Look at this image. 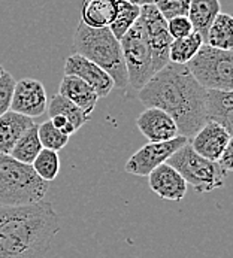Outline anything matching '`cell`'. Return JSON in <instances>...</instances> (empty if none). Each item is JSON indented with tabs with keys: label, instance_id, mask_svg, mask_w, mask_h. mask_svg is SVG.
Masks as SVG:
<instances>
[{
	"label": "cell",
	"instance_id": "obj_1",
	"mask_svg": "<svg viewBox=\"0 0 233 258\" xmlns=\"http://www.w3.org/2000/svg\"><path fill=\"white\" fill-rule=\"evenodd\" d=\"M138 99L147 108L166 112L175 121L180 136L187 139H192L206 122V90L184 64L167 63L138 91Z\"/></svg>",
	"mask_w": 233,
	"mask_h": 258
},
{
	"label": "cell",
	"instance_id": "obj_2",
	"mask_svg": "<svg viewBox=\"0 0 233 258\" xmlns=\"http://www.w3.org/2000/svg\"><path fill=\"white\" fill-rule=\"evenodd\" d=\"M60 228L49 202L0 206V258H45Z\"/></svg>",
	"mask_w": 233,
	"mask_h": 258
},
{
	"label": "cell",
	"instance_id": "obj_3",
	"mask_svg": "<svg viewBox=\"0 0 233 258\" xmlns=\"http://www.w3.org/2000/svg\"><path fill=\"white\" fill-rule=\"evenodd\" d=\"M72 51L103 69L112 78L114 87L123 90L129 85L121 45L109 27L93 29L79 21L74 35Z\"/></svg>",
	"mask_w": 233,
	"mask_h": 258
},
{
	"label": "cell",
	"instance_id": "obj_4",
	"mask_svg": "<svg viewBox=\"0 0 233 258\" xmlns=\"http://www.w3.org/2000/svg\"><path fill=\"white\" fill-rule=\"evenodd\" d=\"M49 184L42 181L32 164L0 154V206H29L43 202Z\"/></svg>",
	"mask_w": 233,
	"mask_h": 258
},
{
	"label": "cell",
	"instance_id": "obj_5",
	"mask_svg": "<svg viewBox=\"0 0 233 258\" xmlns=\"http://www.w3.org/2000/svg\"><path fill=\"white\" fill-rule=\"evenodd\" d=\"M186 66L202 88L233 91V51L203 43Z\"/></svg>",
	"mask_w": 233,
	"mask_h": 258
},
{
	"label": "cell",
	"instance_id": "obj_6",
	"mask_svg": "<svg viewBox=\"0 0 233 258\" xmlns=\"http://www.w3.org/2000/svg\"><path fill=\"white\" fill-rule=\"evenodd\" d=\"M173 167L196 192H211L217 188L224 186L226 175L215 161H209L196 154L190 141L181 147L166 161Z\"/></svg>",
	"mask_w": 233,
	"mask_h": 258
},
{
	"label": "cell",
	"instance_id": "obj_7",
	"mask_svg": "<svg viewBox=\"0 0 233 258\" xmlns=\"http://www.w3.org/2000/svg\"><path fill=\"white\" fill-rule=\"evenodd\" d=\"M120 45L127 72V82L135 91H139L154 76L151 48L139 20L120 39Z\"/></svg>",
	"mask_w": 233,
	"mask_h": 258
},
{
	"label": "cell",
	"instance_id": "obj_8",
	"mask_svg": "<svg viewBox=\"0 0 233 258\" xmlns=\"http://www.w3.org/2000/svg\"><path fill=\"white\" fill-rule=\"evenodd\" d=\"M138 20L145 32V36L148 39L151 48L153 69L155 74L169 63V46L173 39L167 32V21L155 9L154 5L141 6V14Z\"/></svg>",
	"mask_w": 233,
	"mask_h": 258
},
{
	"label": "cell",
	"instance_id": "obj_9",
	"mask_svg": "<svg viewBox=\"0 0 233 258\" xmlns=\"http://www.w3.org/2000/svg\"><path fill=\"white\" fill-rule=\"evenodd\" d=\"M190 139L184 136H177L166 142H148L139 148L127 160L124 170L135 176H148L155 167L166 163L170 155H173L181 147H184Z\"/></svg>",
	"mask_w": 233,
	"mask_h": 258
},
{
	"label": "cell",
	"instance_id": "obj_10",
	"mask_svg": "<svg viewBox=\"0 0 233 258\" xmlns=\"http://www.w3.org/2000/svg\"><path fill=\"white\" fill-rule=\"evenodd\" d=\"M48 106V97L43 84L33 78H23L15 82L11 111L29 118H38Z\"/></svg>",
	"mask_w": 233,
	"mask_h": 258
},
{
	"label": "cell",
	"instance_id": "obj_11",
	"mask_svg": "<svg viewBox=\"0 0 233 258\" xmlns=\"http://www.w3.org/2000/svg\"><path fill=\"white\" fill-rule=\"evenodd\" d=\"M65 75H74L87 82L97 94V97H106L114 90V81L103 69L87 60L79 54H72L65 61Z\"/></svg>",
	"mask_w": 233,
	"mask_h": 258
},
{
	"label": "cell",
	"instance_id": "obj_12",
	"mask_svg": "<svg viewBox=\"0 0 233 258\" xmlns=\"http://www.w3.org/2000/svg\"><path fill=\"white\" fill-rule=\"evenodd\" d=\"M232 142V135L220 124L206 121L190 139V145L200 157L217 161L226 147Z\"/></svg>",
	"mask_w": 233,
	"mask_h": 258
},
{
	"label": "cell",
	"instance_id": "obj_13",
	"mask_svg": "<svg viewBox=\"0 0 233 258\" xmlns=\"http://www.w3.org/2000/svg\"><path fill=\"white\" fill-rule=\"evenodd\" d=\"M136 127L148 142H166L180 136L175 121L158 108H147L136 118Z\"/></svg>",
	"mask_w": 233,
	"mask_h": 258
},
{
	"label": "cell",
	"instance_id": "obj_14",
	"mask_svg": "<svg viewBox=\"0 0 233 258\" xmlns=\"http://www.w3.org/2000/svg\"><path fill=\"white\" fill-rule=\"evenodd\" d=\"M150 189L163 200L181 202L187 194V182L167 163L160 164L148 175Z\"/></svg>",
	"mask_w": 233,
	"mask_h": 258
},
{
	"label": "cell",
	"instance_id": "obj_15",
	"mask_svg": "<svg viewBox=\"0 0 233 258\" xmlns=\"http://www.w3.org/2000/svg\"><path fill=\"white\" fill-rule=\"evenodd\" d=\"M206 121L223 125L233 133V93L223 90H206L205 99Z\"/></svg>",
	"mask_w": 233,
	"mask_h": 258
},
{
	"label": "cell",
	"instance_id": "obj_16",
	"mask_svg": "<svg viewBox=\"0 0 233 258\" xmlns=\"http://www.w3.org/2000/svg\"><path fill=\"white\" fill-rule=\"evenodd\" d=\"M59 94L68 99L69 102H72L74 105H77L79 109H82L88 115L93 113L99 100L96 91L87 82H84L82 79L74 75L63 76L59 87Z\"/></svg>",
	"mask_w": 233,
	"mask_h": 258
},
{
	"label": "cell",
	"instance_id": "obj_17",
	"mask_svg": "<svg viewBox=\"0 0 233 258\" xmlns=\"http://www.w3.org/2000/svg\"><path fill=\"white\" fill-rule=\"evenodd\" d=\"M33 125L35 121L32 118L14 111L0 115V154L9 155L20 138Z\"/></svg>",
	"mask_w": 233,
	"mask_h": 258
},
{
	"label": "cell",
	"instance_id": "obj_18",
	"mask_svg": "<svg viewBox=\"0 0 233 258\" xmlns=\"http://www.w3.org/2000/svg\"><path fill=\"white\" fill-rule=\"evenodd\" d=\"M118 0H84L81 6V21L93 29L109 27L116 15Z\"/></svg>",
	"mask_w": 233,
	"mask_h": 258
},
{
	"label": "cell",
	"instance_id": "obj_19",
	"mask_svg": "<svg viewBox=\"0 0 233 258\" xmlns=\"http://www.w3.org/2000/svg\"><path fill=\"white\" fill-rule=\"evenodd\" d=\"M220 12H221L220 0H190L187 18L193 26V32L202 36L203 43L212 21Z\"/></svg>",
	"mask_w": 233,
	"mask_h": 258
},
{
	"label": "cell",
	"instance_id": "obj_20",
	"mask_svg": "<svg viewBox=\"0 0 233 258\" xmlns=\"http://www.w3.org/2000/svg\"><path fill=\"white\" fill-rule=\"evenodd\" d=\"M205 43L218 49L232 51L233 48V18L229 14L220 12L212 21Z\"/></svg>",
	"mask_w": 233,
	"mask_h": 258
},
{
	"label": "cell",
	"instance_id": "obj_21",
	"mask_svg": "<svg viewBox=\"0 0 233 258\" xmlns=\"http://www.w3.org/2000/svg\"><path fill=\"white\" fill-rule=\"evenodd\" d=\"M202 45H203V39L196 32L181 39H173L169 46V63L186 66L197 54Z\"/></svg>",
	"mask_w": 233,
	"mask_h": 258
},
{
	"label": "cell",
	"instance_id": "obj_22",
	"mask_svg": "<svg viewBox=\"0 0 233 258\" xmlns=\"http://www.w3.org/2000/svg\"><path fill=\"white\" fill-rule=\"evenodd\" d=\"M48 115H63L75 128L77 132L91 119V115L85 113L82 109H79L77 105H74L72 102H69L68 99H65L63 96H60L59 93L55 96H52L51 102L46 106Z\"/></svg>",
	"mask_w": 233,
	"mask_h": 258
},
{
	"label": "cell",
	"instance_id": "obj_23",
	"mask_svg": "<svg viewBox=\"0 0 233 258\" xmlns=\"http://www.w3.org/2000/svg\"><path fill=\"white\" fill-rule=\"evenodd\" d=\"M40 151H42V145L38 136V124H35L20 138V141L12 148L9 155L20 163L32 164Z\"/></svg>",
	"mask_w": 233,
	"mask_h": 258
},
{
	"label": "cell",
	"instance_id": "obj_24",
	"mask_svg": "<svg viewBox=\"0 0 233 258\" xmlns=\"http://www.w3.org/2000/svg\"><path fill=\"white\" fill-rule=\"evenodd\" d=\"M116 5L118 6H116L115 20L109 26V30L120 40L138 21L139 14H141V8L136 5H132L126 0H118Z\"/></svg>",
	"mask_w": 233,
	"mask_h": 258
},
{
	"label": "cell",
	"instance_id": "obj_25",
	"mask_svg": "<svg viewBox=\"0 0 233 258\" xmlns=\"http://www.w3.org/2000/svg\"><path fill=\"white\" fill-rule=\"evenodd\" d=\"M33 170L36 172L39 178L45 182H52L59 172H60V158H59V152L55 151H49V149H43L38 154V157L35 158V161L32 163Z\"/></svg>",
	"mask_w": 233,
	"mask_h": 258
},
{
	"label": "cell",
	"instance_id": "obj_26",
	"mask_svg": "<svg viewBox=\"0 0 233 258\" xmlns=\"http://www.w3.org/2000/svg\"><path fill=\"white\" fill-rule=\"evenodd\" d=\"M38 136L43 149H49L55 152L62 151L69 142V136L63 135L59 128H55L49 119L42 124H38Z\"/></svg>",
	"mask_w": 233,
	"mask_h": 258
},
{
	"label": "cell",
	"instance_id": "obj_27",
	"mask_svg": "<svg viewBox=\"0 0 233 258\" xmlns=\"http://www.w3.org/2000/svg\"><path fill=\"white\" fill-rule=\"evenodd\" d=\"M153 5L161 17L169 21L177 17H187L190 0H154Z\"/></svg>",
	"mask_w": 233,
	"mask_h": 258
},
{
	"label": "cell",
	"instance_id": "obj_28",
	"mask_svg": "<svg viewBox=\"0 0 233 258\" xmlns=\"http://www.w3.org/2000/svg\"><path fill=\"white\" fill-rule=\"evenodd\" d=\"M15 79L9 72H3L0 76V115L11 111V102L15 87Z\"/></svg>",
	"mask_w": 233,
	"mask_h": 258
},
{
	"label": "cell",
	"instance_id": "obj_29",
	"mask_svg": "<svg viewBox=\"0 0 233 258\" xmlns=\"http://www.w3.org/2000/svg\"><path fill=\"white\" fill-rule=\"evenodd\" d=\"M167 32L172 39H181L193 33V26L187 17H177L167 21Z\"/></svg>",
	"mask_w": 233,
	"mask_h": 258
},
{
	"label": "cell",
	"instance_id": "obj_30",
	"mask_svg": "<svg viewBox=\"0 0 233 258\" xmlns=\"http://www.w3.org/2000/svg\"><path fill=\"white\" fill-rule=\"evenodd\" d=\"M215 163L223 170V173L226 176H229V173L232 172L233 169V141L226 147V149L223 151V154L220 155V158Z\"/></svg>",
	"mask_w": 233,
	"mask_h": 258
},
{
	"label": "cell",
	"instance_id": "obj_31",
	"mask_svg": "<svg viewBox=\"0 0 233 258\" xmlns=\"http://www.w3.org/2000/svg\"><path fill=\"white\" fill-rule=\"evenodd\" d=\"M49 121H51V124L55 127V128H59L63 135H66V136H72L75 132H77V128L63 116V115H52V116H49Z\"/></svg>",
	"mask_w": 233,
	"mask_h": 258
},
{
	"label": "cell",
	"instance_id": "obj_32",
	"mask_svg": "<svg viewBox=\"0 0 233 258\" xmlns=\"http://www.w3.org/2000/svg\"><path fill=\"white\" fill-rule=\"evenodd\" d=\"M126 2H129V3H132V5H136V6H145V5H153V2L154 0H126Z\"/></svg>",
	"mask_w": 233,
	"mask_h": 258
},
{
	"label": "cell",
	"instance_id": "obj_33",
	"mask_svg": "<svg viewBox=\"0 0 233 258\" xmlns=\"http://www.w3.org/2000/svg\"><path fill=\"white\" fill-rule=\"evenodd\" d=\"M3 72H5V68H3V66L0 64V76H2V74H3Z\"/></svg>",
	"mask_w": 233,
	"mask_h": 258
}]
</instances>
